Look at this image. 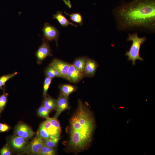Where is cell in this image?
Listing matches in <instances>:
<instances>
[{"label":"cell","instance_id":"6da1fadb","mask_svg":"<svg viewBox=\"0 0 155 155\" xmlns=\"http://www.w3.org/2000/svg\"><path fill=\"white\" fill-rule=\"evenodd\" d=\"M113 13L119 30L155 31V0H133L114 9Z\"/></svg>","mask_w":155,"mask_h":155},{"label":"cell","instance_id":"7a4b0ae2","mask_svg":"<svg viewBox=\"0 0 155 155\" xmlns=\"http://www.w3.org/2000/svg\"><path fill=\"white\" fill-rule=\"evenodd\" d=\"M69 122L67 149L75 153L86 150L91 144L96 127L93 114L87 102L78 100V107Z\"/></svg>","mask_w":155,"mask_h":155},{"label":"cell","instance_id":"3957f363","mask_svg":"<svg viewBox=\"0 0 155 155\" xmlns=\"http://www.w3.org/2000/svg\"><path fill=\"white\" fill-rule=\"evenodd\" d=\"M146 40L145 36L140 37L137 33L129 34L127 41H132V44L129 51H126L125 55L127 56V60L131 61L132 65H135V61L139 60L143 61L144 59L140 56V51L141 45Z\"/></svg>","mask_w":155,"mask_h":155},{"label":"cell","instance_id":"277c9868","mask_svg":"<svg viewBox=\"0 0 155 155\" xmlns=\"http://www.w3.org/2000/svg\"><path fill=\"white\" fill-rule=\"evenodd\" d=\"M42 122L46 130L50 135L51 138L60 137L61 129L59 121L54 117H47Z\"/></svg>","mask_w":155,"mask_h":155},{"label":"cell","instance_id":"5b68a950","mask_svg":"<svg viewBox=\"0 0 155 155\" xmlns=\"http://www.w3.org/2000/svg\"><path fill=\"white\" fill-rule=\"evenodd\" d=\"M44 39L46 41H56L57 46L60 32L56 28L51 25L49 23H45L42 28Z\"/></svg>","mask_w":155,"mask_h":155},{"label":"cell","instance_id":"8992f818","mask_svg":"<svg viewBox=\"0 0 155 155\" xmlns=\"http://www.w3.org/2000/svg\"><path fill=\"white\" fill-rule=\"evenodd\" d=\"M42 44L38 47L35 53L38 64H40L42 61L48 56L53 55L51 50L48 42L46 41L44 38L42 39Z\"/></svg>","mask_w":155,"mask_h":155},{"label":"cell","instance_id":"52a82bcc","mask_svg":"<svg viewBox=\"0 0 155 155\" xmlns=\"http://www.w3.org/2000/svg\"><path fill=\"white\" fill-rule=\"evenodd\" d=\"M44 144V139L37 135L27 146L25 151L28 154L38 155Z\"/></svg>","mask_w":155,"mask_h":155},{"label":"cell","instance_id":"ba28073f","mask_svg":"<svg viewBox=\"0 0 155 155\" xmlns=\"http://www.w3.org/2000/svg\"><path fill=\"white\" fill-rule=\"evenodd\" d=\"M70 64L57 58L54 59L49 65L60 74L61 78L68 80L67 72Z\"/></svg>","mask_w":155,"mask_h":155},{"label":"cell","instance_id":"9c48e42d","mask_svg":"<svg viewBox=\"0 0 155 155\" xmlns=\"http://www.w3.org/2000/svg\"><path fill=\"white\" fill-rule=\"evenodd\" d=\"M14 134L15 135L28 140L34 136V132L29 126L22 123L18 124L16 126Z\"/></svg>","mask_w":155,"mask_h":155},{"label":"cell","instance_id":"30bf717a","mask_svg":"<svg viewBox=\"0 0 155 155\" xmlns=\"http://www.w3.org/2000/svg\"><path fill=\"white\" fill-rule=\"evenodd\" d=\"M67 76L68 80L73 83L79 82L84 76L83 73L81 72L73 64H70L68 69Z\"/></svg>","mask_w":155,"mask_h":155},{"label":"cell","instance_id":"8fae6325","mask_svg":"<svg viewBox=\"0 0 155 155\" xmlns=\"http://www.w3.org/2000/svg\"><path fill=\"white\" fill-rule=\"evenodd\" d=\"M68 98L60 95L57 100L56 112L54 116L55 118H57L63 111L69 108Z\"/></svg>","mask_w":155,"mask_h":155},{"label":"cell","instance_id":"7c38bea8","mask_svg":"<svg viewBox=\"0 0 155 155\" xmlns=\"http://www.w3.org/2000/svg\"><path fill=\"white\" fill-rule=\"evenodd\" d=\"M98 66L95 60L88 58L84 72V76L90 78L94 77Z\"/></svg>","mask_w":155,"mask_h":155},{"label":"cell","instance_id":"4fadbf2b","mask_svg":"<svg viewBox=\"0 0 155 155\" xmlns=\"http://www.w3.org/2000/svg\"><path fill=\"white\" fill-rule=\"evenodd\" d=\"M28 140L21 137L15 135L11 138L10 143L12 147L14 149L22 150H25Z\"/></svg>","mask_w":155,"mask_h":155},{"label":"cell","instance_id":"5bb4252c","mask_svg":"<svg viewBox=\"0 0 155 155\" xmlns=\"http://www.w3.org/2000/svg\"><path fill=\"white\" fill-rule=\"evenodd\" d=\"M53 18L54 19H56L61 26L63 27H67L69 25H71L75 27H78L77 25L68 21L63 14L61 11H57L56 14L53 15Z\"/></svg>","mask_w":155,"mask_h":155},{"label":"cell","instance_id":"9a60e30c","mask_svg":"<svg viewBox=\"0 0 155 155\" xmlns=\"http://www.w3.org/2000/svg\"><path fill=\"white\" fill-rule=\"evenodd\" d=\"M59 88L60 91V95L65 97H68L70 94L75 92L78 89L77 86L69 84L61 85Z\"/></svg>","mask_w":155,"mask_h":155},{"label":"cell","instance_id":"2e32d148","mask_svg":"<svg viewBox=\"0 0 155 155\" xmlns=\"http://www.w3.org/2000/svg\"><path fill=\"white\" fill-rule=\"evenodd\" d=\"M44 98L42 104L50 111L56 110L57 100L47 95Z\"/></svg>","mask_w":155,"mask_h":155},{"label":"cell","instance_id":"e0dca14e","mask_svg":"<svg viewBox=\"0 0 155 155\" xmlns=\"http://www.w3.org/2000/svg\"><path fill=\"white\" fill-rule=\"evenodd\" d=\"M87 59L86 57H78L75 59L72 64L79 70L84 73Z\"/></svg>","mask_w":155,"mask_h":155},{"label":"cell","instance_id":"ac0fdd59","mask_svg":"<svg viewBox=\"0 0 155 155\" xmlns=\"http://www.w3.org/2000/svg\"><path fill=\"white\" fill-rule=\"evenodd\" d=\"M65 14L69 16L70 20L82 26L83 24L82 17L80 13H74L70 14L64 11Z\"/></svg>","mask_w":155,"mask_h":155},{"label":"cell","instance_id":"d6986e66","mask_svg":"<svg viewBox=\"0 0 155 155\" xmlns=\"http://www.w3.org/2000/svg\"><path fill=\"white\" fill-rule=\"evenodd\" d=\"M18 74V72H15L12 73L8 74L0 77V89L3 90L5 88L6 82Z\"/></svg>","mask_w":155,"mask_h":155},{"label":"cell","instance_id":"ffe728a7","mask_svg":"<svg viewBox=\"0 0 155 155\" xmlns=\"http://www.w3.org/2000/svg\"><path fill=\"white\" fill-rule=\"evenodd\" d=\"M3 93L0 95V114L4 110L7 101V97L8 94L5 92V88L3 89Z\"/></svg>","mask_w":155,"mask_h":155},{"label":"cell","instance_id":"44dd1931","mask_svg":"<svg viewBox=\"0 0 155 155\" xmlns=\"http://www.w3.org/2000/svg\"><path fill=\"white\" fill-rule=\"evenodd\" d=\"M55 154V150L54 148L49 147L44 144L38 155H54Z\"/></svg>","mask_w":155,"mask_h":155},{"label":"cell","instance_id":"7402d4cb","mask_svg":"<svg viewBox=\"0 0 155 155\" xmlns=\"http://www.w3.org/2000/svg\"><path fill=\"white\" fill-rule=\"evenodd\" d=\"M50 112V111L42 104L38 109L37 113L39 117L46 118L49 117V115Z\"/></svg>","mask_w":155,"mask_h":155},{"label":"cell","instance_id":"603a6c76","mask_svg":"<svg viewBox=\"0 0 155 155\" xmlns=\"http://www.w3.org/2000/svg\"><path fill=\"white\" fill-rule=\"evenodd\" d=\"M60 137L50 138L44 140V144L49 147L54 148L57 145Z\"/></svg>","mask_w":155,"mask_h":155},{"label":"cell","instance_id":"cb8c5ba5","mask_svg":"<svg viewBox=\"0 0 155 155\" xmlns=\"http://www.w3.org/2000/svg\"><path fill=\"white\" fill-rule=\"evenodd\" d=\"M37 135L44 140L51 138L50 135L45 129L42 123L39 126Z\"/></svg>","mask_w":155,"mask_h":155},{"label":"cell","instance_id":"d4e9b609","mask_svg":"<svg viewBox=\"0 0 155 155\" xmlns=\"http://www.w3.org/2000/svg\"><path fill=\"white\" fill-rule=\"evenodd\" d=\"M52 79L46 77L44 82L43 86V96L44 98L45 97L47 94V92L49 87L51 84Z\"/></svg>","mask_w":155,"mask_h":155},{"label":"cell","instance_id":"484cf974","mask_svg":"<svg viewBox=\"0 0 155 155\" xmlns=\"http://www.w3.org/2000/svg\"><path fill=\"white\" fill-rule=\"evenodd\" d=\"M44 73L46 77L52 79L55 78L53 73V68L49 65L45 68Z\"/></svg>","mask_w":155,"mask_h":155},{"label":"cell","instance_id":"4316f807","mask_svg":"<svg viewBox=\"0 0 155 155\" xmlns=\"http://www.w3.org/2000/svg\"><path fill=\"white\" fill-rule=\"evenodd\" d=\"M11 154V151L8 144L5 145L0 150V155H10Z\"/></svg>","mask_w":155,"mask_h":155},{"label":"cell","instance_id":"83f0119b","mask_svg":"<svg viewBox=\"0 0 155 155\" xmlns=\"http://www.w3.org/2000/svg\"><path fill=\"white\" fill-rule=\"evenodd\" d=\"M10 129V127L8 124L0 123V133L8 131Z\"/></svg>","mask_w":155,"mask_h":155},{"label":"cell","instance_id":"f1b7e54d","mask_svg":"<svg viewBox=\"0 0 155 155\" xmlns=\"http://www.w3.org/2000/svg\"><path fill=\"white\" fill-rule=\"evenodd\" d=\"M1 114H0V115Z\"/></svg>","mask_w":155,"mask_h":155}]
</instances>
